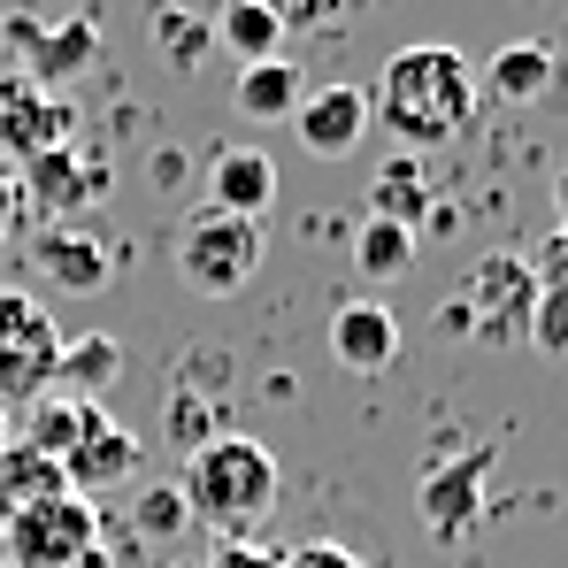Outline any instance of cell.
I'll use <instances>...</instances> for the list:
<instances>
[{
    "label": "cell",
    "instance_id": "obj_10",
    "mask_svg": "<svg viewBox=\"0 0 568 568\" xmlns=\"http://www.w3.org/2000/svg\"><path fill=\"white\" fill-rule=\"evenodd\" d=\"M139 469H146V446H139V430H131V423H115L108 407H93V415H85L78 446L62 454V476H70V491H78V499L115 491V484H131Z\"/></svg>",
    "mask_w": 568,
    "mask_h": 568
},
{
    "label": "cell",
    "instance_id": "obj_6",
    "mask_svg": "<svg viewBox=\"0 0 568 568\" xmlns=\"http://www.w3.org/2000/svg\"><path fill=\"white\" fill-rule=\"evenodd\" d=\"M454 300H462V315H469V338H484V346H523L538 277H530L523 254H484Z\"/></svg>",
    "mask_w": 568,
    "mask_h": 568
},
{
    "label": "cell",
    "instance_id": "obj_11",
    "mask_svg": "<svg viewBox=\"0 0 568 568\" xmlns=\"http://www.w3.org/2000/svg\"><path fill=\"white\" fill-rule=\"evenodd\" d=\"M300 146L323 154V162H346L362 139H369V93L362 85H307L300 115H292Z\"/></svg>",
    "mask_w": 568,
    "mask_h": 568
},
{
    "label": "cell",
    "instance_id": "obj_22",
    "mask_svg": "<svg viewBox=\"0 0 568 568\" xmlns=\"http://www.w3.org/2000/svg\"><path fill=\"white\" fill-rule=\"evenodd\" d=\"M369 215L407 223V231L430 223V178L415 170V154H399V162H384V170H377V185H369Z\"/></svg>",
    "mask_w": 568,
    "mask_h": 568
},
{
    "label": "cell",
    "instance_id": "obj_2",
    "mask_svg": "<svg viewBox=\"0 0 568 568\" xmlns=\"http://www.w3.org/2000/svg\"><path fill=\"white\" fill-rule=\"evenodd\" d=\"M178 484H185V507L215 538H246V530L270 523V507H277V462H270V446H254V438H239V430L200 438Z\"/></svg>",
    "mask_w": 568,
    "mask_h": 568
},
{
    "label": "cell",
    "instance_id": "obj_15",
    "mask_svg": "<svg viewBox=\"0 0 568 568\" xmlns=\"http://www.w3.org/2000/svg\"><path fill=\"white\" fill-rule=\"evenodd\" d=\"M300 100H307V70H300L292 54L246 62V70L231 78V108H239L246 123H284V115H300Z\"/></svg>",
    "mask_w": 568,
    "mask_h": 568
},
{
    "label": "cell",
    "instance_id": "obj_21",
    "mask_svg": "<svg viewBox=\"0 0 568 568\" xmlns=\"http://www.w3.org/2000/svg\"><path fill=\"white\" fill-rule=\"evenodd\" d=\"M415 254H423V231H407V223H384V215H369L362 231H354V270L369 284H392L415 270Z\"/></svg>",
    "mask_w": 568,
    "mask_h": 568
},
{
    "label": "cell",
    "instance_id": "obj_17",
    "mask_svg": "<svg viewBox=\"0 0 568 568\" xmlns=\"http://www.w3.org/2000/svg\"><path fill=\"white\" fill-rule=\"evenodd\" d=\"M123 377V346L108 331H85V338H62V362H54V392L62 399H85L100 407V392Z\"/></svg>",
    "mask_w": 568,
    "mask_h": 568
},
{
    "label": "cell",
    "instance_id": "obj_13",
    "mask_svg": "<svg viewBox=\"0 0 568 568\" xmlns=\"http://www.w3.org/2000/svg\"><path fill=\"white\" fill-rule=\"evenodd\" d=\"M484 476H491V446H476L469 462H446V469H430L423 484V523H430V538H469L476 507H484Z\"/></svg>",
    "mask_w": 568,
    "mask_h": 568
},
{
    "label": "cell",
    "instance_id": "obj_27",
    "mask_svg": "<svg viewBox=\"0 0 568 568\" xmlns=\"http://www.w3.org/2000/svg\"><path fill=\"white\" fill-rule=\"evenodd\" d=\"M262 8L284 23V39H323V31H338V23H346V8H354V0H262Z\"/></svg>",
    "mask_w": 568,
    "mask_h": 568
},
{
    "label": "cell",
    "instance_id": "obj_9",
    "mask_svg": "<svg viewBox=\"0 0 568 568\" xmlns=\"http://www.w3.org/2000/svg\"><path fill=\"white\" fill-rule=\"evenodd\" d=\"M23 262L39 292H62V300H93L115 277V254L100 246V231H78V223H47L39 239H23Z\"/></svg>",
    "mask_w": 568,
    "mask_h": 568
},
{
    "label": "cell",
    "instance_id": "obj_25",
    "mask_svg": "<svg viewBox=\"0 0 568 568\" xmlns=\"http://www.w3.org/2000/svg\"><path fill=\"white\" fill-rule=\"evenodd\" d=\"M154 47L170 54V70H200V62L215 54V31H207V16L162 8V16H154Z\"/></svg>",
    "mask_w": 568,
    "mask_h": 568
},
{
    "label": "cell",
    "instance_id": "obj_1",
    "mask_svg": "<svg viewBox=\"0 0 568 568\" xmlns=\"http://www.w3.org/2000/svg\"><path fill=\"white\" fill-rule=\"evenodd\" d=\"M476 100L484 93H476L469 54L423 39V47H399L384 62L377 93H369V123H384L407 154H430V146H454L476 123Z\"/></svg>",
    "mask_w": 568,
    "mask_h": 568
},
{
    "label": "cell",
    "instance_id": "obj_3",
    "mask_svg": "<svg viewBox=\"0 0 568 568\" xmlns=\"http://www.w3.org/2000/svg\"><path fill=\"white\" fill-rule=\"evenodd\" d=\"M262 254H270V239H262L254 215L200 207V215H185V231H178V277H185L192 292H207V300L246 292L254 270H262Z\"/></svg>",
    "mask_w": 568,
    "mask_h": 568
},
{
    "label": "cell",
    "instance_id": "obj_28",
    "mask_svg": "<svg viewBox=\"0 0 568 568\" xmlns=\"http://www.w3.org/2000/svg\"><path fill=\"white\" fill-rule=\"evenodd\" d=\"M284 568H369L362 554H346L338 538H307V546H292L284 554Z\"/></svg>",
    "mask_w": 568,
    "mask_h": 568
},
{
    "label": "cell",
    "instance_id": "obj_16",
    "mask_svg": "<svg viewBox=\"0 0 568 568\" xmlns=\"http://www.w3.org/2000/svg\"><path fill=\"white\" fill-rule=\"evenodd\" d=\"M23 62H31V85H39V93H62L70 78H85L100 62V23L93 16H70V23H54V31H39Z\"/></svg>",
    "mask_w": 568,
    "mask_h": 568
},
{
    "label": "cell",
    "instance_id": "obj_23",
    "mask_svg": "<svg viewBox=\"0 0 568 568\" xmlns=\"http://www.w3.org/2000/svg\"><path fill=\"white\" fill-rule=\"evenodd\" d=\"M85 415H93V407H85V399H62V392H54V399H31V423H23V446H39V454H54V462H62V454L78 446V430H85Z\"/></svg>",
    "mask_w": 568,
    "mask_h": 568
},
{
    "label": "cell",
    "instance_id": "obj_24",
    "mask_svg": "<svg viewBox=\"0 0 568 568\" xmlns=\"http://www.w3.org/2000/svg\"><path fill=\"white\" fill-rule=\"evenodd\" d=\"M185 523H192L185 484H139V499H131V530H139L146 546H170Z\"/></svg>",
    "mask_w": 568,
    "mask_h": 568
},
{
    "label": "cell",
    "instance_id": "obj_32",
    "mask_svg": "<svg viewBox=\"0 0 568 568\" xmlns=\"http://www.w3.org/2000/svg\"><path fill=\"white\" fill-rule=\"evenodd\" d=\"M554 215H561V231H568V162H561V178H554Z\"/></svg>",
    "mask_w": 568,
    "mask_h": 568
},
{
    "label": "cell",
    "instance_id": "obj_12",
    "mask_svg": "<svg viewBox=\"0 0 568 568\" xmlns=\"http://www.w3.org/2000/svg\"><path fill=\"white\" fill-rule=\"evenodd\" d=\"M331 362L346 377H384L399 362V323H392L384 300H338V315H331Z\"/></svg>",
    "mask_w": 568,
    "mask_h": 568
},
{
    "label": "cell",
    "instance_id": "obj_31",
    "mask_svg": "<svg viewBox=\"0 0 568 568\" xmlns=\"http://www.w3.org/2000/svg\"><path fill=\"white\" fill-rule=\"evenodd\" d=\"M215 568H284V554H254V546L223 538V546H215Z\"/></svg>",
    "mask_w": 568,
    "mask_h": 568
},
{
    "label": "cell",
    "instance_id": "obj_30",
    "mask_svg": "<svg viewBox=\"0 0 568 568\" xmlns=\"http://www.w3.org/2000/svg\"><path fill=\"white\" fill-rule=\"evenodd\" d=\"M16 223H23V185H16V170L0 162V239H16Z\"/></svg>",
    "mask_w": 568,
    "mask_h": 568
},
{
    "label": "cell",
    "instance_id": "obj_8",
    "mask_svg": "<svg viewBox=\"0 0 568 568\" xmlns=\"http://www.w3.org/2000/svg\"><path fill=\"white\" fill-rule=\"evenodd\" d=\"M70 139H78L70 93H39L31 78H8V85H0V162H8V170H23V162L47 154V146H70Z\"/></svg>",
    "mask_w": 568,
    "mask_h": 568
},
{
    "label": "cell",
    "instance_id": "obj_18",
    "mask_svg": "<svg viewBox=\"0 0 568 568\" xmlns=\"http://www.w3.org/2000/svg\"><path fill=\"white\" fill-rule=\"evenodd\" d=\"M207 31H215V54H231L239 70H246V62L284 54V23L262 8V0H223V8L207 16Z\"/></svg>",
    "mask_w": 568,
    "mask_h": 568
},
{
    "label": "cell",
    "instance_id": "obj_19",
    "mask_svg": "<svg viewBox=\"0 0 568 568\" xmlns=\"http://www.w3.org/2000/svg\"><path fill=\"white\" fill-rule=\"evenodd\" d=\"M554 85V47H538V39H515V47H499L491 54V70H484V85L476 93L507 100V108H523V100H538Z\"/></svg>",
    "mask_w": 568,
    "mask_h": 568
},
{
    "label": "cell",
    "instance_id": "obj_33",
    "mask_svg": "<svg viewBox=\"0 0 568 568\" xmlns=\"http://www.w3.org/2000/svg\"><path fill=\"white\" fill-rule=\"evenodd\" d=\"M8 423H16V415H8V407H0V454H8V438H16V430H8Z\"/></svg>",
    "mask_w": 568,
    "mask_h": 568
},
{
    "label": "cell",
    "instance_id": "obj_7",
    "mask_svg": "<svg viewBox=\"0 0 568 568\" xmlns=\"http://www.w3.org/2000/svg\"><path fill=\"white\" fill-rule=\"evenodd\" d=\"M16 185H23V207H39L47 223H78V207H93L108 200V154H78V146H47V154H31L23 170H16Z\"/></svg>",
    "mask_w": 568,
    "mask_h": 568
},
{
    "label": "cell",
    "instance_id": "obj_20",
    "mask_svg": "<svg viewBox=\"0 0 568 568\" xmlns=\"http://www.w3.org/2000/svg\"><path fill=\"white\" fill-rule=\"evenodd\" d=\"M54 491H70L62 462H54V454H39V446H23V438H8V454H0V515L39 507V499H54Z\"/></svg>",
    "mask_w": 568,
    "mask_h": 568
},
{
    "label": "cell",
    "instance_id": "obj_35",
    "mask_svg": "<svg viewBox=\"0 0 568 568\" xmlns=\"http://www.w3.org/2000/svg\"><path fill=\"white\" fill-rule=\"evenodd\" d=\"M354 8H362V0H354Z\"/></svg>",
    "mask_w": 568,
    "mask_h": 568
},
{
    "label": "cell",
    "instance_id": "obj_4",
    "mask_svg": "<svg viewBox=\"0 0 568 568\" xmlns=\"http://www.w3.org/2000/svg\"><path fill=\"white\" fill-rule=\"evenodd\" d=\"M54 362H62V331L31 292L0 284V407H31L39 392H54Z\"/></svg>",
    "mask_w": 568,
    "mask_h": 568
},
{
    "label": "cell",
    "instance_id": "obj_14",
    "mask_svg": "<svg viewBox=\"0 0 568 568\" xmlns=\"http://www.w3.org/2000/svg\"><path fill=\"white\" fill-rule=\"evenodd\" d=\"M270 200H277V162H270V154H254V146H215V154H207V207L262 223Z\"/></svg>",
    "mask_w": 568,
    "mask_h": 568
},
{
    "label": "cell",
    "instance_id": "obj_5",
    "mask_svg": "<svg viewBox=\"0 0 568 568\" xmlns=\"http://www.w3.org/2000/svg\"><path fill=\"white\" fill-rule=\"evenodd\" d=\"M93 538H100L93 499L54 491V499H39V507H16L0 546H8L16 568H78V561H93Z\"/></svg>",
    "mask_w": 568,
    "mask_h": 568
},
{
    "label": "cell",
    "instance_id": "obj_29",
    "mask_svg": "<svg viewBox=\"0 0 568 568\" xmlns=\"http://www.w3.org/2000/svg\"><path fill=\"white\" fill-rule=\"evenodd\" d=\"M523 262H530L538 284H568V231H554V239H546L538 254H523Z\"/></svg>",
    "mask_w": 568,
    "mask_h": 568
},
{
    "label": "cell",
    "instance_id": "obj_26",
    "mask_svg": "<svg viewBox=\"0 0 568 568\" xmlns=\"http://www.w3.org/2000/svg\"><path fill=\"white\" fill-rule=\"evenodd\" d=\"M523 346H538L546 362H561V354H568V284H538V300H530V331H523Z\"/></svg>",
    "mask_w": 568,
    "mask_h": 568
},
{
    "label": "cell",
    "instance_id": "obj_34",
    "mask_svg": "<svg viewBox=\"0 0 568 568\" xmlns=\"http://www.w3.org/2000/svg\"><path fill=\"white\" fill-rule=\"evenodd\" d=\"M78 568H100V554H93V561H78Z\"/></svg>",
    "mask_w": 568,
    "mask_h": 568
}]
</instances>
